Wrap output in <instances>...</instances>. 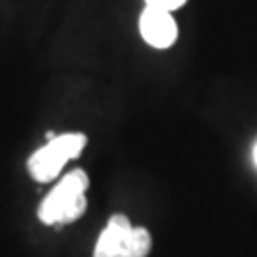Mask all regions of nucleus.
Instances as JSON below:
<instances>
[{
	"instance_id": "f257e3e1",
	"label": "nucleus",
	"mask_w": 257,
	"mask_h": 257,
	"mask_svg": "<svg viewBox=\"0 0 257 257\" xmlns=\"http://www.w3.org/2000/svg\"><path fill=\"white\" fill-rule=\"evenodd\" d=\"M88 187L90 179L84 170L67 174L38 206V219L44 225H65L82 217L88 206Z\"/></svg>"
},
{
	"instance_id": "f03ea898",
	"label": "nucleus",
	"mask_w": 257,
	"mask_h": 257,
	"mask_svg": "<svg viewBox=\"0 0 257 257\" xmlns=\"http://www.w3.org/2000/svg\"><path fill=\"white\" fill-rule=\"evenodd\" d=\"M153 248V238L147 229L132 227L126 215L116 213L97 238L93 257H147Z\"/></svg>"
},
{
	"instance_id": "7ed1b4c3",
	"label": "nucleus",
	"mask_w": 257,
	"mask_h": 257,
	"mask_svg": "<svg viewBox=\"0 0 257 257\" xmlns=\"http://www.w3.org/2000/svg\"><path fill=\"white\" fill-rule=\"evenodd\" d=\"M86 145H88V138L78 132L63 134L50 139L44 147L38 149L27 160L29 174L38 183L54 181L69 160L80 156Z\"/></svg>"
},
{
	"instance_id": "20e7f679",
	"label": "nucleus",
	"mask_w": 257,
	"mask_h": 257,
	"mask_svg": "<svg viewBox=\"0 0 257 257\" xmlns=\"http://www.w3.org/2000/svg\"><path fill=\"white\" fill-rule=\"evenodd\" d=\"M139 33L149 46L166 50L174 46L177 40V25H175L172 12L162 8L147 6L139 18Z\"/></svg>"
},
{
	"instance_id": "39448f33",
	"label": "nucleus",
	"mask_w": 257,
	"mask_h": 257,
	"mask_svg": "<svg viewBox=\"0 0 257 257\" xmlns=\"http://www.w3.org/2000/svg\"><path fill=\"white\" fill-rule=\"evenodd\" d=\"M147 6H153V8H162L168 10V12H174V10L181 8L187 0H145Z\"/></svg>"
},
{
	"instance_id": "423d86ee",
	"label": "nucleus",
	"mask_w": 257,
	"mask_h": 257,
	"mask_svg": "<svg viewBox=\"0 0 257 257\" xmlns=\"http://www.w3.org/2000/svg\"><path fill=\"white\" fill-rule=\"evenodd\" d=\"M253 160H255V166H257V143H255V147H253Z\"/></svg>"
}]
</instances>
